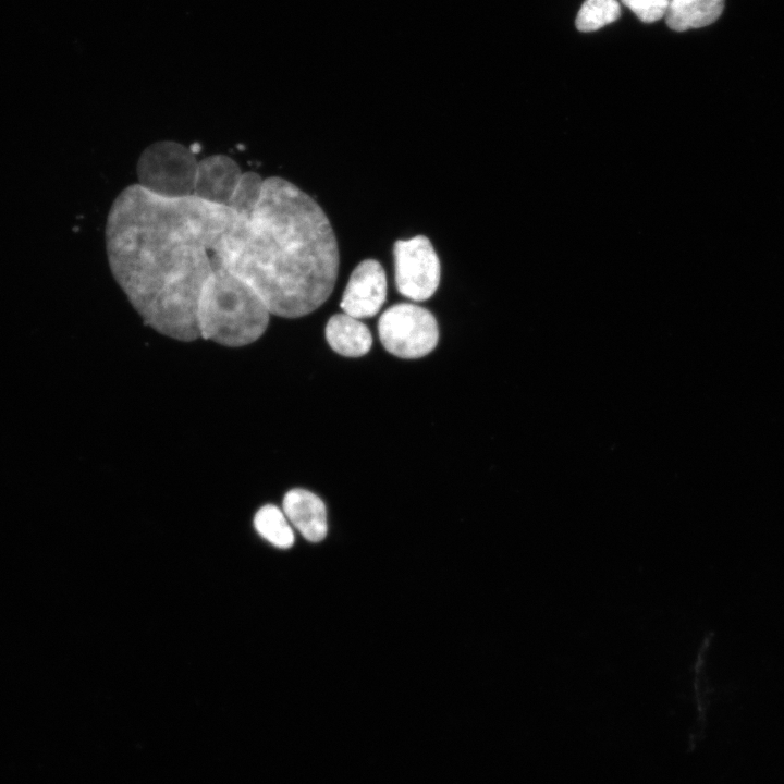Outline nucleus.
<instances>
[{
  "instance_id": "f257e3e1",
  "label": "nucleus",
  "mask_w": 784,
  "mask_h": 784,
  "mask_svg": "<svg viewBox=\"0 0 784 784\" xmlns=\"http://www.w3.org/2000/svg\"><path fill=\"white\" fill-rule=\"evenodd\" d=\"M219 218L196 195L167 197L139 184L114 199L106 249L114 280L155 331L179 341L199 338L197 307L217 273Z\"/></svg>"
},
{
  "instance_id": "f03ea898",
  "label": "nucleus",
  "mask_w": 784,
  "mask_h": 784,
  "mask_svg": "<svg viewBox=\"0 0 784 784\" xmlns=\"http://www.w3.org/2000/svg\"><path fill=\"white\" fill-rule=\"evenodd\" d=\"M270 315L250 286L229 272H218L198 301L199 338L231 347L248 345L264 334Z\"/></svg>"
},
{
  "instance_id": "7ed1b4c3",
  "label": "nucleus",
  "mask_w": 784,
  "mask_h": 784,
  "mask_svg": "<svg viewBox=\"0 0 784 784\" xmlns=\"http://www.w3.org/2000/svg\"><path fill=\"white\" fill-rule=\"evenodd\" d=\"M198 162L191 149L181 144L169 140L155 143L138 159L137 184L160 196L192 195Z\"/></svg>"
},
{
  "instance_id": "20e7f679",
  "label": "nucleus",
  "mask_w": 784,
  "mask_h": 784,
  "mask_svg": "<svg viewBox=\"0 0 784 784\" xmlns=\"http://www.w3.org/2000/svg\"><path fill=\"white\" fill-rule=\"evenodd\" d=\"M378 331L384 348L401 358H419L429 354L439 339L433 315L411 303L388 308L379 319Z\"/></svg>"
},
{
  "instance_id": "39448f33",
  "label": "nucleus",
  "mask_w": 784,
  "mask_h": 784,
  "mask_svg": "<svg viewBox=\"0 0 784 784\" xmlns=\"http://www.w3.org/2000/svg\"><path fill=\"white\" fill-rule=\"evenodd\" d=\"M393 255L397 291L416 302L430 298L441 277L440 260L430 240L424 235L399 240Z\"/></svg>"
},
{
  "instance_id": "423d86ee",
  "label": "nucleus",
  "mask_w": 784,
  "mask_h": 784,
  "mask_svg": "<svg viewBox=\"0 0 784 784\" xmlns=\"http://www.w3.org/2000/svg\"><path fill=\"white\" fill-rule=\"evenodd\" d=\"M387 296V277L381 264L375 259H365L353 270L342 301V310L356 318L375 316Z\"/></svg>"
},
{
  "instance_id": "0eeeda50",
  "label": "nucleus",
  "mask_w": 784,
  "mask_h": 784,
  "mask_svg": "<svg viewBox=\"0 0 784 784\" xmlns=\"http://www.w3.org/2000/svg\"><path fill=\"white\" fill-rule=\"evenodd\" d=\"M282 511L308 541L318 542L326 537L327 511L318 495L305 489H292L283 498Z\"/></svg>"
},
{
  "instance_id": "6e6552de",
  "label": "nucleus",
  "mask_w": 784,
  "mask_h": 784,
  "mask_svg": "<svg viewBox=\"0 0 784 784\" xmlns=\"http://www.w3.org/2000/svg\"><path fill=\"white\" fill-rule=\"evenodd\" d=\"M326 339L333 351L347 357H359L369 352L372 335L359 319L347 314L332 316L326 326Z\"/></svg>"
},
{
  "instance_id": "1a4fd4ad",
  "label": "nucleus",
  "mask_w": 784,
  "mask_h": 784,
  "mask_svg": "<svg viewBox=\"0 0 784 784\" xmlns=\"http://www.w3.org/2000/svg\"><path fill=\"white\" fill-rule=\"evenodd\" d=\"M724 0H671L665 21L676 32L710 25L719 19Z\"/></svg>"
},
{
  "instance_id": "9d476101",
  "label": "nucleus",
  "mask_w": 784,
  "mask_h": 784,
  "mask_svg": "<svg viewBox=\"0 0 784 784\" xmlns=\"http://www.w3.org/2000/svg\"><path fill=\"white\" fill-rule=\"evenodd\" d=\"M254 526L258 534L274 547L287 549L294 543V532L284 512L273 504L260 507Z\"/></svg>"
},
{
  "instance_id": "9b49d317",
  "label": "nucleus",
  "mask_w": 784,
  "mask_h": 784,
  "mask_svg": "<svg viewBox=\"0 0 784 784\" xmlns=\"http://www.w3.org/2000/svg\"><path fill=\"white\" fill-rule=\"evenodd\" d=\"M620 13L616 0H586L578 11L576 27L580 32H593L616 21Z\"/></svg>"
},
{
  "instance_id": "f8f14e48",
  "label": "nucleus",
  "mask_w": 784,
  "mask_h": 784,
  "mask_svg": "<svg viewBox=\"0 0 784 784\" xmlns=\"http://www.w3.org/2000/svg\"><path fill=\"white\" fill-rule=\"evenodd\" d=\"M622 2L645 23L665 16L670 3L669 0H622Z\"/></svg>"
}]
</instances>
